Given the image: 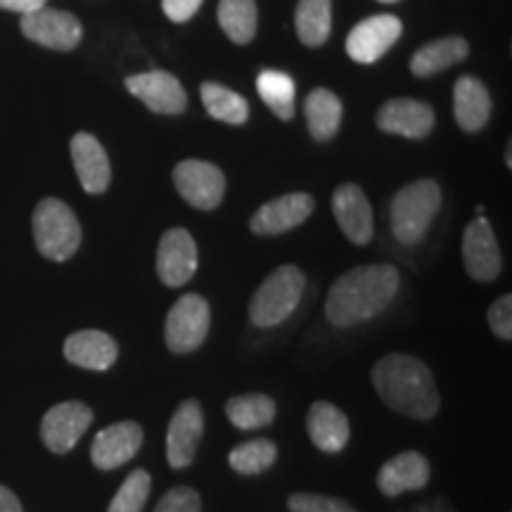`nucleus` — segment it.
Wrapping results in <instances>:
<instances>
[{
  "label": "nucleus",
  "mask_w": 512,
  "mask_h": 512,
  "mask_svg": "<svg viewBox=\"0 0 512 512\" xmlns=\"http://www.w3.org/2000/svg\"><path fill=\"white\" fill-rule=\"evenodd\" d=\"M401 275L392 264L356 266L332 283L325 299V318L335 328H354L380 316L399 294Z\"/></svg>",
  "instance_id": "f257e3e1"
},
{
  "label": "nucleus",
  "mask_w": 512,
  "mask_h": 512,
  "mask_svg": "<svg viewBox=\"0 0 512 512\" xmlns=\"http://www.w3.org/2000/svg\"><path fill=\"white\" fill-rule=\"evenodd\" d=\"M375 392L392 411L413 420H432L441 408V396L425 361L408 354H387L370 373Z\"/></svg>",
  "instance_id": "f03ea898"
},
{
  "label": "nucleus",
  "mask_w": 512,
  "mask_h": 512,
  "mask_svg": "<svg viewBox=\"0 0 512 512\" xmlns=\"http://www.w3.org/2000/svg\"><path fill=\"white\" fill-rule=\"evenodd\" d=\"M441 209V188L432 178L408 183L396 192L389 204V226L394 238L406 247H415L430 230Z\"/></svg>",
  "instance_id": "7ed1b4c3"
},
{
  "label": "nucleus",
  "mask_w": 512,
  "mask_h": 512,
  "mask_svg": "<svg viewBox=\"0 0 512 512\" xmlns=\"http://www.w3.org/2000/svg\"><path fill=\"white\" fill-rule=\"evenodd\" d=\"M306 290V275L294 264H283L256 287L249 302V320L256 328H275L297 311Z\"/></svg>",
  "instance_id": "20e7f679"
},
{
  "label": "nucleus",
  "mask_w": 512,
  "mask_h": 512,
  "mask_svg": "<svg viewBox=\"0 0 512 512\" xmlns=\"http://www.w3.org/2000/svg\"><path fill=\"white\" fill-rule=\"evenodd\" d=\"M31 226H34L36 249L46 259L62 264V261L72 259L79 252L83 240L81 223L76 219L72 207L62 200L46 197V200L38 202Z\"/></svg>",
  "instance_id": "39448f33"
},
{
  "label": "nucleus",
  "mask_w": 512,
  "mask_h": 512,
  "mask_svg": "<svg viewBox=\"0 0 512 512\" xmlns=\"http://www.w3.org/2000/svg\"><path fill=\"white\" fill-rule=\"evenodd\" d=\"M211 328V306L200 294H183L166 313L164 339L174 354H192L204 344Z\"/></svg>",
  "instance_id": "423d86ee"
},
{
  "label": "nucleus",
  "mask_w": 512,
  "mask_h": 512,
  "mask_svg": "<svg viewBox=\"0 0 512 512\" xmlns=\"http://www.w3.org/2000/svg\"><path fill=\"white\" fill-rule=\"evenodd\" d=\"M19 29L31 43L57 50V53H69V50L79 46L83 38V24L79 22V17H74L72 12L48 8V5L22 15Z\"/></svg>",
  "instance_id": "0eeeda50"
},
{
  "label": "nucleus",
  "mask_w": 512,
  "mask_h": 512,
  "mask_svg": "<svg viewBox=\"0 0 512 512\" xmlns=\"http://www.w3.org/2000/svg\"><path fill=\"white\" fill-rule=\"evenodd\" d=\"M174 185L190 207L211 211L226 195V176L216 164L202 159H185L174 166Z\"/></svg>",
  "instance_id": "6e6552de"
},
{
  "label": "nucleus",
  "mask_w": 512,
  "mask_h": 512,
  "mask_svg": "<svg viewBox=\"0 0 512 512\" xmlns=\"http://www.w3.org/2000/svg\"><path fill=\"white\" fill-rule=\"evenodd\" d=\"M93 422V411L83 401H62L43 415L41 439L48 451L64 456L79 444Z\"/></svg>",
  "instance_id": "1a4fd4ad"
},
{
  "label": "nucleus",
  "mask_w": 512,
  "mask_h": 512,
  "mask_svg": "<svg viewBox=\"0 0 512 512\" xmlns=\"http://www.w3.org/2000/svg\"><path fill=\"white\" fill-rule=\"evenodd\" d=\"M463 264L465 271L477 283H491L501 275L503 256L496 233L486 216H477L463 233Z\"/></svg>",
  "instance_id": "9d476101"
},
{
  "label": "nucleus",
  "mask_w": 512,
  "mask_h": 512,
  "mask_svg": "<svg viewBox=\"0 0 512 512\" xmlns=\"http://www.w3.org/2000/svg\"><path fill=\"white\" fill-rule=\"evenodd\" d=\"M313 209H316V200L309 192H290V195L275 197L264 207L256 209L252 219H249V230L254 235H261V238L290 233V230L302 226L309 219Z\"/></svg>",
  "instance_id": "9b49d317"
},
{
  "label": "nucleus",
  "mask_w": 512,
  "mask_h": 512,
  "mask_svg": "<svg viewBox=\"0 0 512 512\" xmlns=\"http://www.w3.org/2000/svg\"><path fill=\"white\" fill-rule=\"evenodd\" d=\"M204 434V411L200 401L188 399L176 408L166 430V460L174 470L192 465Z\"/></svg>",
  "instance_id": "f8f14e48"
},
{
  "label": "nucleus",
  "mask_w": 512,
  "mask_h": 512,
  "mask_svg": "<svg viewBox=\"0 0 512 512\" xmlns=\"http://www.w3.org/2000/svg\"><path fill=\"white\" fill-rule=\"evenodd\" d=\"M197 245L190 230L169 228L157 245V275L166 287H183L197 273Z\"/></svg>",
  "instance_id": "ddd939ff"
},
{
  "label": "nucleus",
  "mask_w": 512,
  "mask_h": 512,
  "mask_svg": "<svg viewBox=\"0 0 512 512\" xmlns=\"http://www.w3.org/2000/svg\"><path fill=\"white\" fill-rule=\"evenodd\" d=\"M126 91L155 114H181L188 107V93L181 81L162 69L128 76Z\"/></svg>",
  "instance_id": "4468645a"
},
{
  "label": "nucleus",
  "mask_w": 512,
  "mask_h": 512,
  "mask_svg": "<svg viewBox=\"0 0 512 512\" xmlns=\"http://www.w3.org/2000/svg\"><path fill=\"white\" fill-rule=\"evenodd\" d=\"M403 31L396 15H373L358 22L347 36V55L358 64H373L399 41Z\"/></svg>",
  "instance_id": "2eb2a0df"
},
{
  "label": "nucleus",
  "mask_w": 512,
  "mask_h": 512,
  "mask_svg": "<svg viewBox=\"0 0 512 512\" xmlns=\"http://www.w3.org/2000/svg\"><path fill=\"white\" fill-rule=\"evenodd\" d=\"M145 434L143 427L133 420L114 422V425L105 427L95 434L91 444V460L93 465L102 472L117 470V467L126 465L128 460L138 456V451L143 448Z\"/></svg>",
  "instance_id": "dca6fc26"
},
{
  "label": "nucleus",
  "mask_w": 512,
  "mask_h": 512,
  "mask_svg": "<svg viewBox=\"0 0 512 512\" xmlns=\"http://www.w3.org/2000/svg\"><path fill=\"white\" fill-rule=\"evenodd\" d=\"M332 214L342 228L344 238L351 245L363 247L373 240V209L366 197L363 188H358L356 183H342L332 192Z\"/></svg>",
  "instance_id": "f3484780"
},
{
  "label": "nucleus",
  "mask_w": 512,
  "mask_h": 512,
  "mask_svg": "<svg viewBox=\"0 0 512 512\" xmlns=\"http://www.w3.org/2000/svg\"><path fill=\"white\" fill-rule=\"evenodd\" d=\"M432 479V467L418 451H403L396 453L394 458H389L387 463L377 472L375 484L380 489L382 496L396 498L408 491H420L430 484Z\"/></svg>",
  "instance_id": "a211bd4d"
},
{
  "label": "nucleus",
  "mask_w": 512,
  "mask_h": 512,
  "mask_svg": "<svg viewBox=\"0 0 512 512\" xmlns=\"http://www.w3.org/2000/svg\"><path fill=\"white\" fill-rule=\"evenodd\" d=\"M377 128L392 136L422 140L432 133L434 128V110L427 102L396 98L384 102L377 112Z\"/></svg>",
  "instance_id": "6ab92c4d"
},
{
  "label": "nucleus",
  "mask_w": 512,
  "mask_h": 512,
  "mask_svg": "<svg viewBox=\"0 0 512 512\" xmlns=\"http://www.w3.org/2000/svg\"><path fill=\"white\" fill-rule=\"evenodd\" d=\"M72 162L74 171L79 176L81 188L88 192V195H102L107 188H110L112 181V166L110 157H107L105 147L93 133L79 131L72 138Z\"/></svg>",
  "instance_id": "aec40b11"
},
{
  "label": "nucleus",
  "mask_w": 512,
  "mask_h": 512,
  "mask_svg": "<svg viewBox=\"0 0 512 512\" xmlns=\"http://www.w3.org/2000/svg\"><path fill=\"white\" fill-rule=\"evenodd\" d=\"M64 358L72 366L105 373L119 358L117 339L102 330H81L64 339Z\"/></svg>",
  "instance_id": "412c9836"
},
{
  "label": "nucleus",
  "mask_w": 512,
  "mask_h": 512,
  "mask_svg": "<svg viewBox=\"0 0 512 512\" xmlns=\"http://www.w3.org/2000/svg\"><path fill=\"white\" fill-rule=\"evenodd\" d=\"M306 432H309L311 444L328 456L342 453L351 439L349 418L330 401L311 403L306 413Z\"/></svg>",
  "instance_id": "4be33fe9"
},
{
  "label": "nucleus",
  "mask_w": 512,
  "mask_h": 512,
  "mask_svg": "<svg viewBox=\"0 0 512 512\" xmlns=\"http://www.w3.org/2000/svg\"><path fill=\"white\" fill-rule=\"evenodd\" d=\"M453 114L465 133H477L489 124L491 98L482 81L475 76H460L453 88Z\"/></svg>",
  "instance_id": "5701e85b"
},
{
  "label": "nucleus",
  "mask_w": 512,
  "mask_h": 512,
  "mask_svg": "<svg viewBox=\"0 0 512 512\" xmlns=\"http://www.w3.org/2000/svg\"><path fill=\"white\" fill-rule=\"evenodd\" d=\"M470 55V46L463 36H444L437 41L422 46L411 60V72L420 79L444 72L448 67H456Z\"/></svg>",
  "instance_id": "b1692460"
},
{
  "label": "nucleus",
  "mask_w": 512,
  "mask_h": 512,
  "mask_svg": "<svg viewBox=\"0 0 512 512\" xmlns=\"http://www.w3.org/2000/svg\"><path fill=\"white\" fill-rule=\"evenodd\" d=\"M304 114L311 138L325 143L337 136L342 124V102L328 88H313L304 102Z\"/></svg>",
  "instance_id": "393cba45"
},
{
  "label": "nucleus",
  "mask_w": 512,
  "mask_h": 512,
  "mask_svg": "<svg viewBox=\"0 0 512 512\" xmlns=\"http://www.w3.org/2000/svg\"><path fill=\"white\" fill-rule=\"evenodd\" d=\"M278 406L268 394H240L228 399L226 415L238 430L254 432L273 425Z\"/></svg>",
  "instance_id": "a878e982"
},
{
  "label": "nucleus",
  "mask_w": 512,
  "mask_h": 512,
  "mask_svg": "<svg viewBox=\"0 0 512 512\" xmlns=\"http://www.w3.org/2000/svg\"><path fill=\"white\" fill-rule=\"evenodd\" d=\"M294 27H297V36L304 46H323L332 31L330 0H299L297 12H294Z\"/></svg>",
  "instance_id": "bb28decb"
},
{
  "label": "nucleus",
  "mask_w": 512,
  "mask_h": 512,
  "mask_svg": "<svg viewBox=\"0 0 512 512\" xmlns=\"http://www.w3.org/2000/svg\"><path fill=\"white\" fill-rule=\"evenodd\" d=\"M219 24L230 41L238 46H247L256 36L259 27V10H256V0H221L219 10H216Z\"/></svg>",
  "instance_id": "cd10ccee"
},
{
  "label": "nucleus",
  "mask_w": 512,
  "mask_h": 512,
  "mask_svg": "<svg viewBox=\"0 0 512 512\" xmlns=\"http://www.w3.org/2000/svg\"><path fill=\"white\" fill-rule=\"evenodd\" d=\"M256 93L266 102V107L278 119L294 117V98H297V83L290 74L278 72V69H264L256 76Z\"/></svg>",
  "instance_id": "c85d7f7f"
},
{
  "label": "nucleus",
  "mask_w": 512,
  "mask_h": 512,
  "mask_svg": "<svg viewBox=\"0 0 512 512\" xmlns=\"http://www.w3.org/2000/svg\"><path fill=\"white\" fill-rule=\"evenodd\" d=\"M200 95H202L204 107H207L209 117L219 119L223 124L242 126L249 119L247 100L235 91H230V88L221 86V83H214V81L202 83Z\"/></svg>",
  "instance_id": "c756f323"
},
{
  "label": "nucleus",
  "mask_w": 512,
  "mask_h": 512,
  "mask_svg": "<svg viewBox=\"0 0 512 512\" xmlns=\"http://www.w3.org/2000/svg\"><path fill=\"white\" fill-rule=\"evenodd\" d=\"M275 460H278V446H275V441L266 437L238 444L228 456L230 467H233L238 475H245V477L261 475V472H266L268 467H273Z\"/></svg>",
  "instance_id": "7c9ffc66"
},
{
  "label": "nucleus",
  "mask_w": 512,
  "mask_h": 512,
  "mask_svg": "<svg viewBox=\"0 0 512 512\" xmlns=\"http://www.w3.org/2000/svg\"><path fill=\"white\" fill-rule=\"evenodd\" d=\"M152 491V477L147 470H133L114 494L107 512H143Z\"/></svg>",
  "instance_id": "2f4dec72"
},
{
  "label": "nucleus",
  "mask_w": 512,
  "mask_h": 512,
  "mask_svg": "<svg viewBox=\"0 0 512 512\" xmlns=\"http://www.w3.org/2000/svg\"><path fill=\"white\" fill-rule=\"evenodd\" d=\"M287 508H290V512H358L354 505L342 501V498L309 494V491L292 494L287 498Z\"/></svg>",
  "instance_id": "473e14b6"
},
{
  "label": "nucleus",
  "mask_w": 512,
  "mask_h": 512,
  "mask_svg": "<svg viewBox=\"0 0 512 512\" xmlns=\"http://www.w3.org/2000/svg\"><path fill=\"white\" fill-rule=\"evenodd\" d=\"M155 512H202V498L192 486H176L166 491Z\"/></svg>",
  "instance_id": "72a5a7b5"
},
{
  "label": "nucleus",
  "mask_w": 512,
  "mask_h": 512,
  "mask_svg": "<svg viewBox=\"0 0 512 512\" xmlns=\"http://www.w3.org/2000/svg\"><path fill=\"white\" fill-rule=\"evenodd\" d=\"M489 328L498 339L510 342L512 339V297L503 294L489 309Z\"/></svg>",
  "instance_id": "f704fd0d"
},
{
  "label": "nucleus",
  "mask_w": 512,
  "mask_h": 512,
  "mask_svg": "<svg viewBox=\"0 0 512 512\" xmlns=\"http://www.w3.org/2000/svg\"><path fill=\"white\" fill-rule=\"evenodd\" d=\"M202 3L204 0H162V10L171 22L183 24L195 17V12L202 8Z\"/></svg>",
  "instance_id": "c9c22d12"
},
{
  "label": "nucleus",
  "mask_w": 512,
  "mask_h": 512,
  "mask_svg": "<svg viewBox=\"0 0 512 512\" xmlns=\"http://www.w3.org/2000/svg\"><path fill=\"white\" fill-rule=\"evenodd\" d=\"M43 5H48V0H0V8L17 12V15H27V12H34Z\"/></svg>",
  "instance_id": "e433bc0d"
},
{
  "label": "nucleus",
  "mask_w": 512,
  "mask_h": 512,
  "mask_svg": "<svg viewBox=\"0 0 512 512\" xmlns=\"http://www.w3.org/2000/svg\"><path fill=\"white\" fill-rule=\"evenodd\" d=\"M0 512H24L19 498L3 484H0Z\"/></svg>",
  "instance_id": "4c0bfd02"
},
{
  "label": "nucleus",
  "mask_w": 512,
  "mask_h": 512,
  "mask_svg": "<svg viewBox=\"0 0 512 512\" xmlns=\"http://www.w3.org/2000/svg\"><path fill=\"white\" fill-rule=\"evenodd\" d=\"M401 512H456L451 508V503L446 498H432V501L415 505L413 510H401Z\"/></svg>",
  "instance_id": "58836bf2"
},
{
  "label": "nucleus",
  "mask_w": 512,
  "mask_h": 512,
  "mask_svg": "<svg viewBox=\"0 0 512 512\" xmlns=\"http://www.w3.org/2000/svg\"><path fill=\"white\" fill-rule=\"evenodd\" d=\"M505 164H508V169L512 166V152H510V145H508V150H505Z\"/></svg>",
  "instance_id": "ea45409f"
},
{
  "label": "nucleus",
  "mask_w": 512,
  "mask_h": 512,
  "mask_svg": "<svg viewBox=\"0 0 512 512\" xmlns=\"http://www.w3.org/2000/svg\"><path fill=\"white\" fill-rule=\"evenodd\" d=\"M380 3H396V0H380Z\"/></svg>",
  "instance_id": "a19ab883"
}]
</instances>
